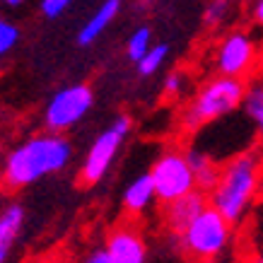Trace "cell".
<instances>
[{
	"mask_svg": "<svg viewBox=\"0 0 263 263\" xmlns=\"http://www.w3.org/2000/svg\"><path fill=\"white\" fill-rule=\"evenodd\" d=\"M261 189V155L244 150L220 167L213 189L208 191V205L222 213L232 224H239L251 213Z\"/></svg>",
	"mask_w": 263,
	"mask_h": 263,
	"instance_id": "2",
	"label": "cell"
},
{
	"mask_svg": "<svg viewBox=\"0 0 263 263\" xmlns=\"http://www.w3.org/2000/svg\"><path fill=\"white\" fill-rule=\"evenodd\" d=\"M82 263H111L109 261V256H106V249H95V251H89V256L85 258Z\"/></svg>",
	"mask_w": 263,
	"mask_h": 263,
	"instance_id": "22",
	"label": "cell"
},
{
	"mask_svg": "<svg viewBox=\"0 0 263 263\" xmlns=\"http://www.w3.org/2000/svg\"><path fill=\"white\" fill-rule=\"evenodd\" d=\"M244 89H247V80H239V78L217 75L213 80H208L196 92V97H193L191 104L183 111L181 116L183 130L196 133L203 126H208V123L220 121L222 116L234 111V109H239Z\"/></svg>",
	"mask_w": 263,
	"mask_h": 263,
	"instance_id": "3",
	"label": "cell"
},
{
	"mask_svg": "<svg viewBox=\"0 0 263 263\" xmlns=\"http://www.w3.org/2000/svg\"><path fill=\"white\" fill-rule=\"evenodd\" d=\"M198 263H213V261H198Z\"/></svg>",
	"mask_w": 263,
	"mask_h": 263,
	"instance_id": "27",
	"label": "cell"
},
{
	"mask_svg": "<svg viewBox=\"0 0 263 263\" xmlns=\"http://www.w3.org/2000/svg\"><path fill=\"white\" fill-rule=\"evenodd\" d=\"M147 174H150L152 189H155V198L160 203H169V200H174L196 189L193 172L181 150L162 152Z\"/></svg>",
	"mask_w": 263,
	"mask_h": 263,
	"instance_id": "7",
	"label": "cell"
},
{
	"mask_svg": "<svg viewBox=\"0 0 263 263\" xmlns=\"http://www.w3.org/2000/svg\"><path fill=\"white\" fill-rule=\"evenodd\" d=\"M128 133H130V116L121 114V116H116L111 121V126L97 136V140L87 150V157L82 160V167H80L82 183L95 186V183H99L104 176L109 174L121 145L126 143Z\"/></svg>",
	"mask_w": 263,
	"mask_h": 263,
	"instance_id": "5",
	"label": "cell"
},
{
	"mask_svg": "<svg viewBox=\"0 0 263 263\" xmlns=\"http://www.w3.org/2000/svg\"><path fill=\"white\" fill-rule=\"evenodd\" d=\"M254 20L258 24L263 22V0H256V3H254Z\"/></svg>",
	"mask_w": 263,
	"mask_h": 263,
	"instance_id": "23",
	"label": "cell"
},
{
	"mask_svg": "<svg viewBox=\"0 0 263 263\" xmlns=\"http://www.w3.org/2000/svg\"><path fill=\"white\" fill-rule=\"evenodd\" d=\"M183 85H186V78H183V72L174 70L169 72L167 78H164V95L169 97V99H174V97H179L183 92Z\"/></svg>",
	"mask_w": 263,
	"mask_h": 263,
	"instance_id": "21",
	"label": "cell"
},
{
	"mask_svg": "<svg viewBox=\"0 0 263 263\" xmlns=\"http://www.w3.org/2000/svg\"><path fill=\"white\" fill-rule=\"evenodd\" d=\"M22 224H24L22 205L12 203V205H8L0 213V263L8 261L10 251H12V244H15Z\"/></svg>",
	"mask_w": 263,
	"mask_h": 263,
	"instance_id": "14",
	"label": "cell"
},
{
	"mask_svg": "<svg viewBox=\"0 0 263 263\" xmlns=\"http://www.w3.org/2000/svg\"><path fill=\"white\" fill-rule=\"evenodd\" d=\"M106 256L111 263H145L147 261V244L138 227L119 224L106 239Z\"/></svg>",
	"mask_w": 263,
	"mask_h": 263,
	"instance_id": "9",
	"label": "cell"
},
{
	"mask_svg": "<svg viewBox=\"0 0 263 263\" xmlns=\"http://www.w3.org/2000/svg\"><path fill=\"white\" fill-rule=\"evenodd\" d=\"M256 65H258V46L249 32L237 29L220 41L215 51V68L220 75L247 80L254 75Z\"/></svg>",
	"mask_w": 263,
	"mask_h": 263,
	"instance_id": "8",
	"label": "cell"
},
{
	"mask_svg": "<svg viewBox=\"0 0 263 263\" xmlns=\"http://www.w3.org/2000/svg\"><path fill=\"white\" fill-rule=\"evenodd\" d=\"M72 0H41V15L46 20H56L70 10Z\"/></svg>",
	"mask_w": 263,
	"mask_h": 263,
	"instance_id": "20",
	"label": "cell"
},
{
	"mask_svg": "<svg viewBox=\"0 0 263 263\" xmlns=\"http://www.w3.org/2000/svg\"><path fill=\"white\" fill-rule=\"evenodd\" d=\"M183 155H186V162H189V167H191V172H193L196 189L203 191V193H208L210 189H213V183H215L220 167H217L215 160H213L208 152L198 150V147H191V150H186Z\"/></svg>",
	"mask_w": 263,
	"mask_h": 263,
	"instance_id": "12",
	"label": "cell"
},
{
	"mask_svg": "<svg viewBox=\"0 0 263 263\" xmlns=\"http://www.w3.org/2000/svg\"><path fill=\"white\" fill-rule=\"evenodd\" d=\"M152 44V32L147 29V27H138L136 32L128 36V44H126V53L128 58L136 63V61H140V56H143L145 51L150 48Z\"/></svg>",
	"mask_w": 263,
	"mask_h": 263,
	"instance_id": "17",
	"label": "cell"
},
{
	"mask_svg": "<svg viewBox=\"0 0 263 263\" xmlns=\"http://www.w3.org/2000/svg\"><path fill=\"white\" fill-rule=\"evenodd\" d=\"M164 205H167L164 222H167L169 232L179 234V232H181L183 227H186V224L191 222L193 217L198 215L200 210L208 205V196L203 191H198V189H193V191L183 193V196L169 200V203H164Z\"/></svg>",
	"mask_w": 263,
	"mask_h": 263,
	"instance_id": "10",
	"label": "cell"
},
{
	"mask_svg": "<svg viewBox=\"0 0 263 263\" xmlns=\"http://www.w3.org/2000/svg\"><path fill=\"white\" fill-rule=\"evenodd\" d=\"M92 104H95V92L89 85H82V82L68 85L48 99L44 109V126L51 133H65L87 116Z\"/></svg>",
	"mask_w": 263,
	"mask_h": 263,
	"instance_id": "6",
	"label": "cell"
},
{
	"mask_svg": "<svg viewBox=\"0 0 263 263\" xmlns=\"http://www.w3.org/2000/svg\"><path fill=\"white\" fill-rule=\"evenodd\" d=\"M241 106H244L247 116L251 119V123L261 130V126H263V87H261V82L247 85L244 97H241Z\"/></svg>",
	"mask_w": 263,
	"mask_h": 263,
	"instance_id": "15",
	"label": "cell"
},
{
	"mask_svg": "<svg viewBox=\"0 0 263 263\" xmlns=\"http://www.w3.org/2000/svg\"><path fill=\"white\" fill-rule=\"evenodd\" d=\"M232 234H234V224L213 205H205L176 237L181 241L183 254L191 261L215 263L230 249Z\"/></svg>",
	"mask_w": 263,
	"mask_h": 263,
	"instance_id": "4",
	"label": "cell"
},
{
	"mask_svg": "<svg viewBox=\"0 0 263 263\" xmlns=\"http://www.w3.org/2000/svg\"><path fill=\"white\" fill-rule=\"evenodd\" d=\"M22 3H27V0H0V5H8V8H20Z\"/></svg>",
	"mask_w": 263,
	"mask_h": 263,
	"instance_id": "24",
	"label": "cell"
},
{
	"mask_svg": "<svg viewBox=\"0 0 263 263\" xmlns=\"http://www.w3.org/2000/svg\"><path fill=\"white\" fill-rule=\"evenodd\" d=\"M72 160V145L63 133H39L17 145L3 167L8 189H27L51 174L63 172Z\"/></svg>",
	"mask_w": 263,
	"mask_h": 263,
	"instance_id": "1",
	"label": "cell"
},
{
	"mask_svg": "<svg viewBox=\"0 0 263 263\" xmlns=\"http://www.w3.org/2000/svg\"><path fill=\"white\" fill-rule=\"evenodd\" d=\"M155 200L157 198H155L150 174H140L138 179L128 183V189L123 191V208L128 210V215H143Z\"/></svg>",
	"mask_w": 263,
	"mask_h": 263,
	"instance_id": "13",
	"label": "cell"
},
{
	"mask_svg": "<svg viewBox=\"0 0 263 263\" xmlns=\"http://www.w3.org/2000/svg\"><path fill=\"white\" fill-rule=\"evenodd\" d=\"M119 10H121V0H104L102 5L95 10V15L82 24V29L78 32V44L80 46H92L111 27V22L119 15Z\"/></svg>",
	"mask_w": 263,
	"mask_h": 263,
	"instance_id": "11",
	"label": "cell"
},
{
	"mask_svg": "<svg viewBox=\"0 0 263 263\" xmlns=\"http://www.w3.org/2000/svg\"><path fill=\"white\" fill-rule=\"evenodd\" d=\"M230 0H210L205 8V24L208 27H220L230 17Z\"/></svg>",
	"mask_w": 263,
	"mask_h": 263,
	"instance_id": "19",
	"label": "cell"
},
{
	"mask_svg": "<svg viewBox=\"0 0 263 263\" xmlns=\"http://www.w3.org/2000/svg\"><path fill=\"white\" fill-rule=\"evenodd\" d=\"M251 263H263V261H261V258H251Z\"/></svg>",
	"mask_w": 263,
	"mask_h": 263,
	"instance_id": "26",
	"label": "cell"
},
{
	"mask_svg": "<svg viewBox=\"0 0 263 263\" xmlns=\"http://www.w3.org/2000/svg\"><path fill=\"white\" fill-rule=\"evenodd\" d=\"M48 263H68V261H63V258H56V261H48Z\"/></svg>",
	"mask_w": 263,
	"mask_h": 263,
	"instance_id": "25",
	"label": "cell"
},
{
	"mask_svg": "<svg viewBox=\"0 0 263 263\" xmlns=\"http://www.w3.org/2000/svg\"><path fill=\"white\" fill-rule=\"evenodd\" d=\"M167 56H169V46H167V44H150V48H147L143 56H140V61H136L138 72H140L143 78L155 75V72L164 65Z\"/></svg>",
	"mask_w": 263,
	"mask_h": 263,
	"instance_id": "16",
	"label": "cell"
},
{
	"mask_svg": "<svg viewBox=\"0 0 263 263\" xmlns=\"http://www.w3.org/2000/svg\"><path fill=\"white\" fill-rule=\"evenodd\" d=\"M17 44H20V27L5 20V17H0V61L8 56Z\"/></svg>",
	"mask_w": 263,
	"mask_h": 263,
	"instance_id": "18",
	"label": "cell"
}]
</instances>
